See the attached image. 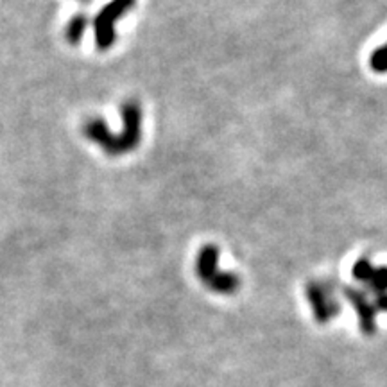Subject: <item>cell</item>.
Instances as JSON below:
<instances>
[{"label": "cell", "instance_id": "obj_1", "mask_svg": "<svg viewBox=\"0 0 387 387\" xmlns=\"http://www.w3.org/2000/svg\"><path fill=\"white\" fill-rule=\"evenodd\" d=\"M124 131L113 135L103 120H92L85 126V135L95 140L110 154L128 153L140 140V110L136 104L124 106Z\"/></svg>", "mask_w": 387, "mask_h": 387}, {"label": "cell", "instance_id": "obj_2", "mask_svg": "<svg viewBox=\"0 0 387 387\" xmlns=\"http://www.w3.org/2000/svg\"><path fill=\"white\" fill-rule=\"evenodd\" d=\"M219 251L217 247L206 246L203 247V251L199 253L198 258V272L199 278L205 282L212 291L221 294H231L239 287V278L235 275H228V272L219 271L217 268Z\"/></svg>", "mask_w": 387, "mask_h": 387}, {"label": "cell", "instance_id": "obj_3", "mask_svg": "<svg viewBox=\"0 0 387 387\" xmlns=\"http://www.w3.org/2000/svg\"><path fill=\"white\" fill-rule=\"evenodd\" d=\"M135 6V0H112L95 18V40L101 50H106L115 41V22Z\"/></svg>", "mask_w": 387, "mask_h": 387}, {"label": "cell", "instance_id": "obj_4", "mask_svg": "<svg viewBox=\"0 0 387 387\" xmlns=\"http://www.w3.org/2000/svg\"><path fill=\"white\" fill-rule=\"evenodd\" d=\"M353 275L358 280L367 282L371 289L379 294L377 301H373L377 310H387V269L373 268L367 260H358L353 268Z\"/></svg>", "mask_w": 387, "mask_h": 387}, {"label": "cell", "instance_id": "obj_5", "mask_svg": "<svg viewBox=\"0 0 387 387\" xmlns=\"http://www.w3.org/2000/svg\"><path fill=\"white\" fill-rule=\"evenodd\" d=\"M309 301L312 307L314 317L317 323H326L337 314L339 305L335 298L332 296V291L321 284H310L309 285Z\"/></svg>", "mask_w": 387, "mask_h": 387}, {"label": "cell", "instance_id": "obj_6", "mask_svg": "<svg viewBox=\"0 0 387 387\" xmlns=\"http://www.w3.org/2000/svg\"><path fill=\"white\" fill-rule=\"evenodd\" d=\"M348 298H350L351 305L355 307L358 314V321H360V328L366 335H373L377 330V307L373 301L367 300L363 293L358 291H346Z\"/></svg>", "mask_w": 387, "mask_h": 387}, {"label": "cell", "instance_id": "obj_7", "mask_svg": "<svg viewBox=\"0 0 387 387\" xmlns=\"http://www.w3.org/2000/svg\"><path fill=\"white\" fill-rule=\"evenodd\" d=\"M87 17H82V15H78V17L72 18L71 24H68V29H66V38H68L71 43H78L81 40L82 34H85V29H87Z\"/></svg>", "mask_w": 387, "mask_h": 387}, {"label": "cell", "instance_id": "obj_8", "mask_svg": "<svg viewBox=\"0 0 387 387\" xmlns=\"http://www.w3.org/2000/svg\"><path fill=\"white\" fill-rule=\"evenodd\" d=\"M371 66L377 72H387V43L371 54Z\"/></svg>", "mask_w": 387, "mask_h": 387}]
</instances>
